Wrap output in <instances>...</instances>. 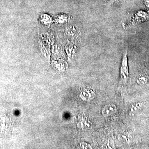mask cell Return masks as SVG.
<instances>
[{
  "mask_svg": "<svg viewBox=\"0 0 149 149\" xmlns=\"http://www.w3.org/2000/svg\"><path fill=\"white\" fill-rule=\"evenodd\" d=\"M125 49L121 60L120 69V77L123 81H127L129 77V69L128 66V51Z\"/></svg>",
  "mask_w": 149,
  "mask_h": 149,
  "instance_id": "1",
  "label": "cell"
},
{
  "mask_svg": "<svg viewBox=\"0 0 149 149\" xmlns=\"http://www.w3.org/2000/svg\"><path fill=\"white\" fill-rule=\"evenodd\" d=\"M149 19V14L143 11H140L131 17L128 25H134Z\"/></svg>",
  "mask_w": 149,
  "mask_h": 149,
  "instance_id": "2",
  "label": "cell"
},
{
  "mask_svg": "<svg viewBox=\"0 0 149 149\" xmlns=\"http://www.w3.org/2000/svg\"><path fill=\"white\" fill-rule=\"evenodd\" d=\"M117 109V107L114 104H109L105 106L102 109V114L104 117H108L115 113Z\"/></svg>",
  "mask_w": 149,
  "mask_h": 149,
  "instance_id": "3",
  "label": "cell"
},
{
  "mask_svg": "<svg viewBox=\"0 0 149 149\" xmlns=\"http://www.w3.org/2000/svg\"><path fill=\"white\" fill-rule=\"evenodd\" d=\"M148 81L147 75L145 74H141L137 78V83L140 85H144L146 84Z\"/></svg>",
  "mask_w": 149,
  "mask_h": 149,
  "instance_id": "4",
  "label": "cell"
}]
</instances>
